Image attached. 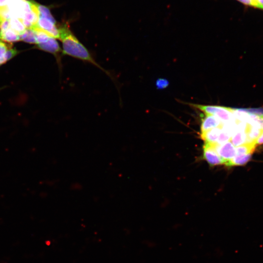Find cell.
Here are the masks:
<instances>
[{"label":"cell","mask_w":263,"mask_h":263,"mask_svg":"<svg viewBox=\"0 0 263 263\" xmlns=\"http://www.w3.org/2000/svg\"><path fill=\"white\" fill-rule=\"evenodd\" d=\"M59 39L62 44V54L89 62L102 70L111 77L110 73L94 60L86 47L72 33L67 24L60 26Z\"/></svg>","instance_id":"1"},{"label":"cell","mask_w":263,"mask_h":263,"mask_svg":"<svg viewBox=\"0 0 263 263\" xmlns=\"http://www.w3.org/2000/svg\"><path fill=\"white\" fill-rule=\"evenodd\" d=\"M39 18L38 4L30 1V7L20 20L26 29L37 26Z\"/></svg>","instance_id":"2"},{"label":"cell","mask_w":263,"mask_h":263,"mask_svg":"<svg viewBox=\"0 0 263 263\" xmlns=\"http://www.w3.org/2000/svg\"><path fill=\"white\" fill-rule=\"evenodd\" d=\"M211 144L218 154L225 161V163L236 155V147L230 141L221 144L216 143Z\"/></svg>","instance_id":"3"},{"label":"cell","mask_w":263,"mask_h":263,"mask_svg":"<svg viewBox=\"0 0 263 263\" xmlns=\"http://www.w3.org/2000/svg\"><path fill=\"white\" fill-rule=\"evenodd\" d=\"M203 158L211 166L225 164V161L218 154L209 143L206 142L203 145Z\"/></svg>","instance_id":"4"},{"label":"cell","mask_w":263,"mask_h":263,"mask_svg":"<svg viewBox=\"0 0 263 263\" xmlns=\"http://www.w3.org/2000/svg\"><path fill=\"white\" fill-rule=\"evenodd\" d=\"M37 46L38 49L53 54L57 60H60V54H62V51L56 38L51 37L47 41L38 44Z\"/></svg>","instance_id":"5"},{"label":"cell","mask_w":263,"mask_h":263,"mask_svg":"<svg viewBox=\"0 0 263 263\" xmlns=\"http://www.w3.org/2000/svg\"><path fill=\"white\" fill-rule=\"evenodd\" d=\"M221 121L215 115L206 114L201 119V132H206L211 129L221 128Z\"/></svg>","instance_id":"6"},{"label":"cell","mask_w":263,"mask_h":263,"mask_svg":"<svg viewBox=\"0 0 263 263\" xmlns=\"http://www.w3.org/2000/svg\"><path fill=\"white\" fill-rule=\"evenodd\" d=\"M0 40L10 42L19 41L20 36L9 27L0 30Z\"/></svg>","instance_id":"7"},{"label":"cell","mask_w":263,"mask_h":263,"mask_svg":"<svg viewBox=\"0 0 263 263\" xmlns=\"http://www.w3.org/2000/svg\"><path fill=\"white\" fill-rule=\"evenodd\" d=\"M221 131V128L211 129L206 132H201V138L205 141V142L209 143H217Z\"/></svg>","instance_id":"8"},{"label":"cell","mask_w":263,"mask_h":263,"mask_svg":"<svg viewBox=\"0 0 263 263\" xmlns=\"http://www.w3.org/2000/svg\"><path fill=\"white\" fill-rule=\"evenodd\" d=\"M251 155V154L236 155L226 162L225 165L227 167L244 165L250 159Z\"/></svg>","instance_id":"9"},{"label":"cell","mask_w":263,"mask_h":263,"mask_svg":"<svg viewBox=\"0 0 263 263\" xmlns=\"http://www.w3.org/2000/svg\"><path fill=\"white\" fill-rule=\"evenodd\" d=\"M189 105L195 107L205 113L206 114L216 115L222 106L215 105H204L196 104H189Z\"/></svg>","instance_id":"10"},{"label":"cell","mask_w":263,"mask_h":263,"mask_svg":"<svg viewBox=\"0 0 263 263\" xmlns=\"http://www.w3.org/2000/svg\"><path fill=\"white\" fill-rule=\"evenodd\" d=\"M8 19L10 28L20 36L25 32L26 28L20 19L15 18H11Z\"/></svg>","instance_id":"11"},{"label":"cell","mask_w":263,"mask_h":263,"mask_svg":"<svg viewBox=\"0 0 263 263\" xmlns=\"http://www.w3.org/2000/svg\"><path fill=\"white\" fill-rule=\"evenodd\" d=\"M20 39L30 43L37 44L35 32L32 28L26 29L25 32L20 35Z\"/></svg>","instance_id":"12"},{"label":"cell","mask_w":263,"mask_h":263,"mask_svg":"<svg viewBox=\"0 0 263 263\" xmlns=\"http://www.w3.org/2000/svg\"><path fill=\"white\" fill-rule=\"evenodd\" d=\"M38 5V8L39 12V16L46 18L53 22H56L55 19L52 16L49 9L46 7Z\"/></svg>","instance_id":"13"},{"label":"cell","mask_w":263,"mask_h":263,"mask_svg":"<svg viewBox=\"0 0 263 263\" xmlns=\"http://www.w3.org/2000/svg\"><path fill=\"white\" fill-rule=\"evenodd\" d=\"M169 84V81L165 78H159L156 79L155 86L158 90H163L167 88Z\"/></svg>","instance_id":"14"},{"label":"cell","mask_w":263,"mask_h":263,"mask_svg":"<svg viewBox=\"0 0 263 263\" xmlns=\"http://www.w3.org/2000/svg\"><path fill=\"white\" fill-rule=\"evenodd\" d=\"M18 53V52L16 49L13 48L12 47L9 48L4 55V57L6 61H7L8 60L11 59L12 57L15 56Z\"/></svg>","instance_id":"15"},{"label":"cell","mask_w":263,"mask_h":263,"mask_svg":"<svg viewBox=\"0 0 263 263\" xmlns=\"http://www.w3.org/2000/svg\"><path fill=\"white\" fill-rule=\"evenodd\" d=\"M11 47L12 46L10 43H6L0 40V57L3 56Z\"/></svg>","instance_id":"16"},{"label":"cell","mask_w":263,"mask_h":263,"mask_svg":"<svg viewBox=\"0 0 263 263\" xmlns=\"http://www.w3.org/2000/svg\"><path fill=\"white\" fill-rule=\"evenodd\" d=\"M239 2L248 6H251L259 8V6L257 3L252 0H237Z\"/></svg>","instance_id":"17"},{"label":"cell","mask_w":263,"mask_h":263,"mask_svg":"<svg viewBox=\"0 0 263 263\" xmlns=\"http://www.w3.org/2000/svg\"><path fill=\"white\" fill-rule=\"evenodd\" d=\"M11 0H0V9H3L7 7Z\"/></svg>","instance_id":"18"},{"label":"cell","mask_w":263,"mask_h":263,"mask_svg":"<svg viewBox=\"0 0 263 263\" xmlns=\"http://www.w3.org/2000/svg\"><path fill=\"white\" fill-rule=\"evenodd\" d=\"M256 2L259 5V8L263 9V0H257Z\"/></svg>","instance_id":"19"},{"label":"cell","mask_w":263,"mask_h":263,"mask_svg":"<svg viewBox=\"0 0 263 263\" xmlns=\"http://www.w3.org/2000/svg\"><path fill=\"white\" fill-rule=\"evenodd\" d=\"M5 19L3 16L1 9H0V26L2 23L3 21Z\"/></svg>","instance_id":"20"},{"label":"cell","mask_w":263,"mask_h":263,"mask_svg":"<svg viewBox=\"0 0 263 263\" xmlns=\"http://www.w3.org/2000/svg\"><path fill=\"white\" fill-rule=\"evenodd\" d=\"M6 61L4 58V56H3L0 57V65L5 63Z\"/></svg>","instance_id":"21"}]
</instances>
